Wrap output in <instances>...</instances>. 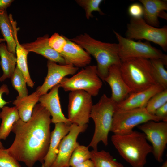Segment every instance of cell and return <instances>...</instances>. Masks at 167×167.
I'll list each match as a JSON object with an SVG mask.
<instances>
[{"mask_svg":"<svg viewBox=\"0 0 167 167\" xmlns=\"http://www.w3.org/2000/svg\"><path fill=\"white\" fill-rule=\"evenodd\" d=\"M40 95L36 90L31 94L25 97L16 99L13 104L15 105L20 119L24 122H27L31 118L34 108L39 101Z\"/></svg>","mask_w":167,"mask_h":167,"instance_id":"7402d4cb","label":"cell"},{"mask_svg":"<svg viewBox=\"0 0 167 167\" xmlns=\"http://www.w3.org/2000/svg\"><path fill=\"white\" fill-rule=\"evenodd\" d=\"M0 64L3 72L0 77L1 82L11 78L15 69L17 61L16 55L8 51L4 43H0Z\"/></svg>","mask_w":167,"mask_h":167,"instance_id":"cb8c5ba5","label":"cell"},{"mask_svg":"<svg viewBox=\"0 0 167 167\" xmlns=\"http://www.w3.org/2000/svg\"><path fill=\"white\" fill-rule=\"evenodd\" d=\"M9 90L7 86L3 84L0 87V108H2L5 105L9 102H6L3 100L2 97L3 94L6 93L8 95L9 93Z\"/></svg>","mask_w":167,"mask_h":167,"instance_id":"d590c367","label":"cell"},{"mask_svg":"<svg viewBox=\"0 0 167 167\" xmlns=\"http://www.w3.org/2000/svg\"><path fill=\"white\" fill-rule=\"evenodd\" d=\"M126 38L133 40L145 39L159 45L167 50V27L158 28L147 24L143 18H131L127 24Z\"/></svg>","mask_w":167,"mask_h":167,"instance_id":"9c48e42d","label":"cell"},{"mask_svg":"<svg viewBox=\"0 0 167 167\" xmlns=\"http://www.w3.org/2000/svg\"><path fill=\"white\" fill-rule=\"evenodd\" d=\"M69 39L79 45L95 58L97 62L98 74L102 81H104L107 76L111 66H120L121 64L118 43L102 42L87 33Z\"/></svg>","mask_w":167,"mask_h":167,"instance_id":"7a4b0ae2","label":"cell"},{"mask_svg":"<svg viewBox=\"0 0 167 167\" xmlns=\"http://www.w3.org/2000/svg\"><path fill=\"white\" fill-rule=\"evenodd\" d=\"M102 0H76L77 3L84 9L86 18L89 19L93 17L92 12L97 11L101 15L104 14L100 7Z\"/></svg>","mask_w":167,"mask_h":167,"instance_id":"4dcf8cb0","label":"cell"},{"mask_svg":"<svg viewBox=\"0 0 167 167\" xmlns=\"http://www.w3.org/2000/svg\"><path fill=\"white\" fill-rule=\"evenodd\" d=\"M88 146L79 145L75 149L71 156L69 166L74 167L91 159V152Z\"/></svg>","mask_w":167,"mask_h":167,"instance_id":"f1b7e54d","label":"cell"},{"mask_svg":"<svg viewBox=\"0 0 167 167\" xmlns=\"http://www.w3.org/2000/svg\"><path fill=\"white\" fill-rule=\"evenodd\" d=\"M5 148L3 146L2 143L0 139V148Z\"/></svg>","mask_w":167,"mask_h":167,"instance_id":"ab89813d","label":"cell"},{"mask_svg":"<svg viewBox=\"0 0 167 167\" xmlns=\"http://www.w3.org/2000/svg\"><path fill=\"white\" fill-rule=\"evenodd\" d=\"M92 96L82 90L70 92L68 95V118L71 123L83 126L89 123L93 105Z\"/></svg>","mask_w":167,"mask_h":167,"instance_id":"30bf717a","label":"cell"},{"mask_svg":"<svg viewBox=\"0 0 167 167\" xmlns=\"http://www.w3.org/2000/svg\"><path fill=\"white\" fill-rule=\"evenodd\" d=\"M41 167H45L43 163H42Z\"/></svg>","mask_w":167,"mask_h":167,"instance_id":"b9f144b4","label":"cell"},{"mask_svg":"<svg viewBox=\"0 0 167 167\" xmlns=\"http://www.w3.org/2000/svg\"><path fill=\"white\" fill-rule=\"evenodd\" d=\"M143 6V17L148 24L154 27L159 25L158 18L162 11L167 10V0H139Z\"/></svg>","mask_w":167,"mask_h":167,"instance_id":"44dd1931","label":"cell"},{"mask_svg":"<svg viewBox=\"0 0 167 167\" xmlns=\"http://www.w3.org/2000/svg\"><path fill=\"white\" fill-rule=\"evenodd\" d=\"M121 61L120 68L122 77L132 92L145 90L157 84L149 59L132 58Z\"/></svg>","mask_w":167,"mask_h":167,"instance_id":"277c9868","label":"cell"},{"mask_svg":"<svg viewBox=\"0 0 167 167\" xmlns=\"http://www.w3.org/2000/svg\"><path fill=\"white\" fill-rule=\"evenodd\" d=\"M50 116L49 112L38 104L28 121L19 119L16 122L12 130L15 138L6 149L8 153L28 167H33L37 161L43 163L50 141Z\"/></svg>","mask_w":167,"mask_h":167,"instance_id":"6da1fadb","label":"cell"},{"mask_svg":"<svg viewBox=\"0 0 167 167\" xmlns=\"http://www.w3.org/2000/svg\"><path fill=\"white\" fill-rule=\"evenodd\" d=\"M160 167H167V161L166 160Z\"/></svg>","mask_w":167,"mask_h":167,"instance_id":"f35d334b","label":"cell"},{"mask_svg":"<svg viewBox=\"0 0 167 167\" xmlns=\"http://www.w3.org/2000/svg\"><path fill=\"white\" fill-rule=\"evenodd\" d=\"M74 167H95V166L92 161L89 159Z\"/></svg>","mask_w":167,"mask_h":167,"instance_id":"74e56055","label":"cell"},{"mask_svg":"<svg viewBox=\"0 0 167 167\" xmlns=\"http://www.w3.org/2000/svg\"><path fill=\"white\" fill-rule=\"evenodd\" d=\"M166 103L167 89L154 95L149 101L145 108L149 113L154 115V112L157 109Z\"/></svg>","mask_w":167,"mask_h":167,"instance_id":"f546056e","label":"cell"},{"mask_svg":"<svg viewBox=\"0 0 167 167\" xmlns=\"http://www.w3.org/2000/svg\"><path fill=\"white\" fill-rule=\"evenodd\" d=\"M111 141L121 156L132 167H143L148 155L152 152L145 134L136 131L125 135L114 134Z\"/></svg>","mask_w":167,"mask_h":167,"instance_id":"3957f363","label":"cell"},{"mask_svg":"<svg viewBox=\"0 0 167 167\" xmlns=\"http://www.w3.org/2000/svg\"><path fill=\"white\" fill-rule=\"evenodd\" d=\"M91 152V160L95 167H124L122 163L116 161L107 152L93 150Z\"/></svg>","mask_w":167,"mask_h":167,"instance_id":"484cf974","label":"cell"},{"mask_svg":"<svg viewBox=\"0 0 167 167\" xmlns=\"http://www.w3.org/2000/svg\"><path fill=\"white\" fill-rule=\"evenodd\" d=\"M13 30L14 37L16 43L15 53L17 66L22 73L28 86L33 88L34 84L30 77L28 66L27 58L29 52L20 44L17 37L18 28H17V23L14 21L12 16L9 17Z\"/></svg>","mask_w":167,"mask_h":167,"instance_id":"ffe728a7","label":"cell"},{"mask_svg":"<svg viewBox=\"0 0 167 167\" xmlns=\"http://www.w3.org/2000/svg\"><path fill=\"white\" fill-rule=\"evenodd\" d=\"M71 124L59 122L55 124L54 130L51 133L49 149L43 163L45 167H50L57 157L58 149L62 139L69 132Z\"/></svg>","mask_w":167,"mask_h":167,"instance_id":"d6986e66","label":"cell"},{"mask_svg":"<svg viewBox=\"0 0 167 167\" xmlns=\"http://www.w3.org/2000/svg\"><path fill=\"white\" fill-rule=\"evenodd\" d=\"M128 12L131 18H143V6L138 3L132 4L128 8Z\"/></svg>","mask_w":167,"mask_h":167,"instance_id":"836d02e7","label":"cell"},{"mask_svg":"<svg viewBox=\"0 0 167 167\" xmlns=\"http://www.w3.org/2000/svg\"><path fill=\"white\" fill-rule=\"evenodd\" d=\"M66 42V37L57 33L53 34L48 39L49 45L60 54L62 51Z\"/></svg>","mask_w":167,"mask_h":167,"instance_id":"1f68e13d","label":"cell"},{"mask_svg":"<svg viewBox=\"0 0 167 167\" xmlns=\"http://www.w3.org/2000/svg\"><path fill=\"white\" fill-rule=\"evenodd\" d=\"M165 89L156 84L145 90L132 92L123 101L117 104L116 109L128 110L145 108L150 99L155 94Z\"/></svg>","mask_w":167,"mask_h":167,"instance_id":"2e32d148","label":"cell"},{"mask_svg":"<svg viewBox=\"0 0 167 167\" xmlns=\"http://www.w3.org/2000/svg\"><path fill=\"white\" fill-rule=\"evenodd\" d=\"M152 65L154 76L157 84L164 89H167V71L165 68L166 65L164 61L160 59L150 60Z\"/></svg>","mask_w":167,"mask_h":167,"instance_id":"4316f807","label":"cell"},{"mask_svg":"<svg viewBox=\"0 0 167 167\" xmlns=\"http://www.w3.org/2000/svg\"><path fill=\"white\" fill-rule=\"evenodd\" d=\"M152 144V153L158 162L163 157L167 144V122L150 121L137 126Z\"/></svg>","mask_w":167,"mask_h":167,"instance_id":"8fae6325","label":"cell"},{"mask_svg":"<svg viewBox=\"0 0 167 167\" xmlns=\"http://www.w3.org/2000/svg\"><path fill=\"white\" fill-rule=\"evenodd\" d=\"M150 121L159 122L161 120L155 115L149 113L145 108L128 110L116 109L110 131L115 134H128L132 132L136 126Z\"/></svg>","mask_w":167,"mask_h":167,"instance_id":"52a82bcc","label":"cell"},{"mask_svg":"<svg viewBox=\"0 0 167 167\" xmlns=\"http://www.w3.org/2000/svg\"><path fill=\"white\" fill-rule=\"evenodd\" d=\"M87 127V124L79 126L71 124L69 132L59 144L57 157L50 167L69 166V161L72 153L79 145L77 141L78 136L80 133L84 132Z\"/></svg>","mask_w":167,"mask_h":167,"instance_id":"7c38bea8","label":"cell"},{"mask_svg":"<svg viewBox=\"0 0 167 167\" xmlns=\"http://www.w3.org/2000/svg\"><path fill=\"white\" fill-rule=\"evenodd\" d=\"M12 85L18 92V95L16 99H20L28 95L27 83L22 73L16 66L11 77Z\"/></svg>","mask_w":167,"mask_h":167,"instance_id":"83f0119b","label":"cell"},{"mask_svg":"<svg viewBox=\"0 0 167 167\" xmlns=\"http://www.w3.org/2000/svg\"><path fill=\"white\" fill-rule=\"evenodd\" d=\"M2 122L0 126V139L5 140L12 131L14 123L20 119L15 106H4L0 112Z\"/></svg>","mask_w":167,"mask_h":167,"instance_id":"603a6c76","label":"cell"},{"mask_svg":"<svg viewBox=\"0 0 167 167\" xmlns=\"http://www.w3.org/2000/svg\"><path fill=\"white\" fill-rule=\"evenodd\" d=\"M104 81L109 85L112 91L110 97L117 104L123 101L132 92L122 77L119 65H113L110 67Z\"/></svg>","mask_w":167,"mask_h":167,"instance_id":"9a60e30c","label":"cell"},{"mask_svg":"<svg viewBox=\"0 0 167 167\" xmlns=\"http://www.w3.org/2000/svg\"><path fill=\"white\" fill-rule=\"evenodd\" d=\"M48 72L43 84L39 86L36 90L40 96L47 93L66 76L74 75L79 68L71 64H58L56 63L48 61L47 63Z\"/></svg>","mask_w":167,"mask_h":167,"instance_id":"4fadbf2b","label":"cell"},{"mask_svg":"<svg viewBox=\"0 0 167 167\" xmlns=\"http://www.w3.org/2000/svg\"><path fill=\"white\" fill-rule=\"evenodd\" d=\"M13 1V0H0V11L6 10Z\"/></svg>","mask_w":167,"mask_h":167,"instance_id":"8d00e7d4","label":"cell"},{"mask_svg":"<svg viewBox=\"0 0 167 167\" xmlns=\"http://www.w3.org/2000/svg\"><path fill=\"white\" fill-rule=\"evenodd\" d=\"M59 88L58 84L52 88L49 93L41 96L39 100V104L49 113L52 117V123L71 124L72 123L65 116L62 110L58 94Z\"/></svg>","mask_w":167,"mask_h":167,"instance_id":"5bb4252c","label":"cell"},{"mask_svg":"<svg viewBox=\"0 0 167 167\" xmlns=\"http://www.w3.org/2000/svg\"><path fill=\"white\" fill-rule=\"evenodd\" d=\"M5 41V40L4 38H0V43H2L3 42Z\"/></svg>","mask_w":167,"mask_h":167,"instance_id":"60d3db41","label":"cell"},{"mask_svg":"<svg viewBox=\"0 0 167 167\" xmlns=\"http://www.w3.org/2000/svg\"><path fill=\"white\" fill-rule=\"evenodd\" d=\"M70 167V166H67V167Z\"/></svg>","mask_w":167,"mask_h":167,"instance_id":"7bdbcfd3","label":"cell"},{"mask_svg":"<svg viewBox=\"0 0 167 167\" xmlns=\"http://www.w3.org/2000/svg\"><path fill=\"white\" fill-rule=\"evenodd\" d=\"M0 167H22L19 162L11 156L6 149L0 148Z\"/></svg>","mask_w":167,"mask_h":167,"instance_id":"d6a6232c","label":"cell"},{"mask_svg":"<svg viewBox=\"0 0 167 167\" xmlns=\"http://www.w3.org/2000/svg\"><path fill=\"white\" fill-rule=\"evenodd\" d=\"M117 104L111 97L103 94L98 102L93 105L90 118L94 122L95 130L88 147L97 150L98 145L100 142L107 146L108 135L111 131Z\"/></svg>","mask_w":167,"mask_h":167,"instance_id":"5b68a950","label":"cell"},{"mask_svg":"<svg viewBox=\"0 0 167 167\" xmlns=\"http://www.w3.org/2000/svg\"><path fill=\"white\" fill-rule=\"evenodd\" d=\"M65 91H84L91 96H97L102 86L96 65H88L70 78L65 77L58 84Z\"/></svg>","mask_w":167,"mask_h":167,"instance_id":"8992f818","label":"cell"},{"mask_svg":"<svg viewBox=\"0 0 167 167\" xmlns=\"http://www.w3.org/2000/svg\"><path fill=\"white\" fill-rule=\"evenodd\" d=\"M48 34L38 37L34 41L31 43L21 44L23 47L29 52H32L40 54L49 61L66 64L65 61L61 54L53 49L49 45Z\"/></svg>","mask_w":167,"mask_h":167,"instance_id":"ac0fdd59","label":"cell"},{"mask_svg":"<svg viewBox=\"0 0 167 167\" xmlns=\"http://www.w3.org/2000/svg\"><path fill=\"white\" fill-rule=\"evenodd\" d=\"M0 30L6 42L7 50L16 55V45L13 28L6 10L0 11Z\"/></svg>","mask_w":167,"mask_h":167,"instance_id":"d4e9b609","label":"cell"},{"mask_svg":"<svg viewBox=\"0 0 167 167\" xmlns=\"http://www.w3.org/2000/svg\"><path fill=\"white\" fill-rule=\"evenodd\" d=\"M154 115L160 118L162 122H167V103L157 109Z\"/></svg>","mask_w":167,"mask_h":167,"instance_id":"e575fe53","label":"cell"},{"mask_svg":"<svg viewBox=\"0 0 167 167\" xmlns=\"http://www.w3.org/2000/svg\"><path fill=\"white\" fill-rule=\"evenodd\" d=\"M113 32L118 42V55L121 61L132 58L160 59L167 65V55L152 46L148 41H135L123 37L115 31Z\"/></svg>","mask_w":167,"mask_h":167,"instance_id":"ba28073f","label":"cell"},{"mask_svg":"<svg viewBox=\"0 0 167 167\" xmlns=\"http://www.w3.org/2000/svg\"><path fill=\"white\" fill-rule=\"evenodd\" d=\"M67 42L60 54L66 64L79 68L88 66L91 61V55L82 47L66 37Z\"/></svg>","mask_w":167,"mask_h":167,"instance_id":"e0dca14e","label":"cell"}]
</instances>
